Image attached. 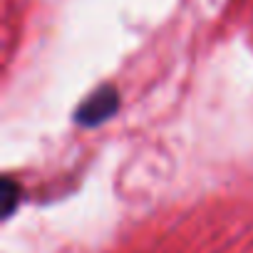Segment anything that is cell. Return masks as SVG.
I'll return each mask as SVG.
<instances>
[{
	"label": "cell",
	"mask_w": 253,
	"mask_h": 253,
	"mask_svg": "<svg viewBox=\"0 0 253 253\" xmlns=\"http://www.w3.org/2000/svg\"><path fill=\"white\" fill-rule=\"evenodd\" d=\"M18 201H20V186H18L10 176H5V179H3V216H5V218L13 216Z\"/></svg>",
	"instance_id": "cell-2"
},
{
	"label": "cell",
	"mask_w": 253,
	"mask_h": 253,
	"mask_svg": "<svg viewBox=\"0 0 253 253\" xmlns=\"http://www.w3.org/2000/svg\"><path fill=\"white\" fill-rule=\"evenodd\" d=\"M119 109V92L114 84H102L97 87L77 109H75V122L80 126H99L109 117H114Z\"/></svg>",
	"instance_id": "cell-1"
}]
</instances>
